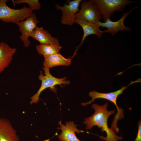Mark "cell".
I'll use <instances>...</instances> for the list:
<instances>
[{
  "label": "cell",
  "mask_w": 141,
  "mask_h": 141,
  "mask_svg": "<svg viewBox=\"0 0 141 141\" xmlns=\"http://www.w3.org/2000/svg\"><path fill=\"white\" fill-rule=\"evenodd\" d=\"M44 57V67L50 69L60 66H69L71 63L72 58H66L59 53Z\"/></svg>",
  "instance_id": "9a60e30c"
},
{
  "label": "cell",
  "mask_w": 141,
  "mask_h": 141,
  "mask_svg": "<svg viewBox=\"0 0 141 141\" xmlns=\"http://www.w3.org/2000/svg\"><path fill=\"white\" fill-rule=\"evenodd\" d=\"M134 141H141V122L140 120L138 123L137 133Z\"/></svg>",
  "instance_id": "ac0fdd59"
},
{
  "label": "cell",
  "mask_w": 141,
  "mask_h": 141,
  "mask_svg": "<svg viewBox=\"0 0 141 141\" xmlns=\"http://www.w3.org/2000/svg\"><path fill=\"white\" fill-rule=\"evenodd\" d=\"M43 69L44 75L43 74L42 71H40L38 79L41 81V84L37 93L31 97L30 102L31 104H36L39 102L40 94L46 88H49L51 90L55 91L56 90L54 89L55 85H69L70 83V81L66 80V77L60 78H56L51 74L49 68L43 67Z\"/></svg>",
  "instance_id": "5b68a950"
},
{
  "label": "cell",
  "mask_w": 141,
  "mask_h": 141,
  "mask_svg": "<svg viewBox=\"0 0 141 141\" xmlns=\"http://www.w3.org/2000/svg\"><path fill=\"white\" fill-rule=\"evenodd\" d=\"M16 50L4 42L0 43V74L10 64Z\"/></svg>",
  "instance_id": "4fadbf2b"
},
{
  "label": "cell",
  "mask_w": 141,
  "mask_h": 141,
  "mask_svg": "<svg viewBox=\"0 0 141 141\" xmlns=\"http://www.w3.org/2000/svg\"><path fill=\"white\" fill-rule=\"evenodd\" d=\"M13 2L16 4L27 3L28 5V7L33 10H38L41 9L40 4L38 0H16Z\"/></svg>",
  "instance_id": "e0dca14e"
},
{
  "label": "cell",
  "mask_w": 141,
  "mask_h": 141,
  "mask_svg": "<svg viewBox=\"0 0 141 141\" xmlns=\"http://www.w3.org/2000/svg\"><path fill=\"white\" fill-rule=\"evenodd\" d=\"M80 4L81 8L75 15V18L98 24L102 16L90 0H83Z\"/></svg>",
  "instance_id": "8992f818"
},
{
  "label": "cell",
  "mask_w": 141,
  "mask_h": 141,
  "mask_svg": "<svg viewBox=\"0 0 141 141\" xmlns=\"http://www.w3.org/2000/svg\"><path fill=\"white\" fill-rule=\"evenodd\" d=\"M0 141H20L16 130L5 118H0Z\"/></svg>",
  "instance_id": "7c38bea8"
},
{
  "label": "cell",
  "mask_w": 141,
  "mask_h": 141,
  "mask_svg": "<svg viewBox=\"0 0 141 141\" xmlns=\"http://www.w3.org/2000/svg\"><path fill=\"white\" fill-rule=\"evenodd\" d=\"M137 8V6L135 7L126 13H123L120 19L117 21H112L110 19H108L104 22L101 21L98 25L100 27L107 28L106 30L103 31L104 33H110L112 36L114 35L120 31H131V30L130 28L124 25V21L126 18Z\"/></svg>",
  "instance_id": "9c48e42d"
},
{
  "label": "cell",
  "mask_w": 141,
  "mask_h": 141,
  "mask_svg": "<svg viewBox=\"0 0 141 141\" xmlns=\"http://www.w3.org/2000/svg\"><path fill=\"white\" fill-rule=\"evenodd\" d=\"M39 22L37 16L34 13L23 21L17 22L15 24L19 27V30L21 33L20 39L23 43L26 48L29 46L31 42L29 39L33 31L38 27Z\"/></svg>",
  "instance_id": "52a82bcc"
},
{
  "label": "cell",
  "mask_w": 141,
  "mask_h": 141,
  "mask_svg": "<svg viewBox=\"0 0 141 141\" xmlns=\"http://www.w3.org/2000/svg\"><path fill=\"white\" fill-rule=\"evenodd\" d=\"M61 132L58 135L60 141H81L77 137L75 132L79 133L84 132L78 129L73 121H67L64 125L61 121L58 123Z\"/></svg>",
  "instance_id": "30bf717a"
},
{
  "label": "cell",
  "mask_w": 141,
  "mask_h": 141,
  "mask_svg": "<svg viewBox=\"0 0 141 141\" xmlns=\"http://www.w3.org/2000/svg\"><path fill=\"white\" fill-rule=\"evenodd\" d=\"M62 48L59 44H40L36 45L37 53L44 57L59 53Z\"/></svg>",
  "instance_id": "2e32d148"
},
{
  "label": "cell",
  "mask_w": 141,
  "mask_h": 141,
  "mask_svg": "<svg viewBox=\"0 0 141 141\" xmlns=\"http://www.w3.org/2000/svg\"><path fill=\"white\" fill-rule=\"evenodd\" d=\"M75 23L79 25L82 28L84 34L81 42L77 49L74 55L77 52V50L82 45L85 40L88 36L92 34L96 35L100 38L104 33L100 29V26L98 24L89 22L83 20L75 18Z\"/></svg>",
  "instance_id": "8fae6325"
},
{
  "label": "cell",
  "mask_w": 141,
  "mask_h": 141,
  "mask_svg": "<svg viewBox=\"0 0 141 141\" xmlns=\"http://www.w3.org/2000/svg\"><path fill=\"white\" fill-rule=\"evenodd\" d=\"M31 37L39 42L40 44H59L58 39L42 27H37L33 32Z\"/></svg>",
  "instance_id": "5bb4252c"
},
{
  "label": "cell",
  "mask_w": 141,
  "mask_h": 141,
  "mask_svg": "<svg viewBox=\"0 0 141 141\" xmlns=\"http://www.w3.org/2000/svg\"><path fill=\"white\" fill-rule=\"evenodd\" d=\"M140 79H138L134 81H132L128 85L122 87L120 89L113 92L103 93L98 92L95 91H90L89 94V96L91 97L92 99L87 102H82L81 105L83 106H85L90 104L93 102L95 99L98 98L104 99L111 102L115 105L117 111V113L113 120L111 126L114 127H117L118 121L123 118L124 116L123 110L121 108L119 107L117 104V100L118 97L130 85L136 83L140 82Z\"/></svg>",
  "instance_id": "7a4b0ae2"
},
{
  "label": "cell",
  "mask_w": 141,
  "mask_h": 141,
  "mask_svg": "<svg viewBox=\"0 0 141 141\" xmlns=\"http://www.w3.org/2000/svg\"><path fill=\"white\" fill-rule=\"evenodd\" d=\"M108 103L106 102L100 105L93 104L91 107L95 110L94 114L91 116L84 119L83 124L86 125L87 130H91L95 126H97L101 129L102 132H105L106 136H100V138L104 141H118L123 139L122 136H119L115 133L111 128L108 125V120L111 115L115 113L114 110H109L108 109Z\"/></svg>",
  "instance_id": "6da1fadb"
},
{
  "label": "cell",
  "mask_w": 141,
  "mask_h": 141,
  "mask_svg": "<svg viewBox=\"0 0 141 141\" xmlns=\"http://www.w3.org/2000/svg\"><path fill=\"white\" fill-rule=\"evenodd\" d=\"M81 0L67 1L63 6L55 4L57 10L62 12L61 22L63 25L71 26L75 23V15L79 11V7Z\"/></svg>",
  "instance_id": "ba28073f"
},
{
  "label": "cell",
  "mask_w": 141,
  "mask_h": 141,
  "mask_svg": "<svg viewBox=\"0 0 141 141\" xmlns=\"http://www.w3.org/2000/svg\"><path fill=\"white\" fill-rule=\"evenodd\" d=\"M102 16L104 22L110 19L116 11H122L126 7L136 2L129 0H90Z\"/></svg>",
  "instance_id": "3957f363"
},
{
  "label": "cell",
  "mask_w": 141,
  "mask_h": 141,
  "mask_svg": "<svg viewBox=\"0 0 141 141\" xmlns=\"http://www.w3.org/2000/svg\"><path fill=\"white\" fill-rule=\"evenodd\" d=\"M8 1L0 0V20L3 22L15 24L24 20L33 13V10L25 6L19 9L11 8L7 4Z\"/></svg>",
  "instance_id": "277c9868"
}]
</instances>
